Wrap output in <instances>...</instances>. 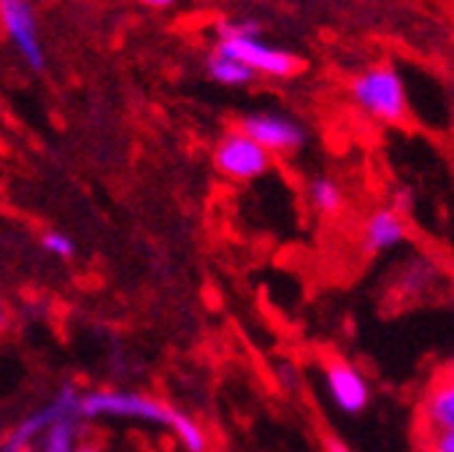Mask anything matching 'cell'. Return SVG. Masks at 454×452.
<instances>
[{"label": "cell", "mask_w": 454, "mask_h": 452, "mask_svg": "<svg viewBox=\"0 0 454 452\" xmlns=\"http://www.w3.org/2000/svg\"><path fill=\"white\" fill-rule=\"evenodd\" d=\"M446 374H451V377H454V355H451V361H449V366H446Z\"/></svg>", "instance_id": "cell-17"}, {"label": "cell", "mask_w": 454, "mask_h": 452, "mask_svg": "<svg viewBox=\"0 0 454 452\" xmlns=\"http://www.w3.org/2000/svg\"><path fill=\"white\" fill-rule=\"evenodd\" d=\"M176 433V439L187 447V452H206V433H203V428L192 420V417H187V415H176V420H174V428H170Z\"/></svg>", "instance_id": "cell-12"}, {"label": "cell", "mask_w": 454, "mask_h": 452, "mask_svg": "<svg viewBox=\"0 0 454 452\" xmlns=\"http://www.w3.org/2000/svg\"><path fill=\"white\" fill-rule=\"evenodd\" d=\"M206 68H208V76L214 82L224 84V87H244V84H249L254 79V71L249 66H244V63H239L233 58H227V54H222V52L211 54Z\"/></svg>", "instance_id": "cell-10"}, {"label": "cell", "mask_w": 454, "mask_h": 452, "mask_svg": "<svg viewBox=\"0 0 454 452\" xmlns=\"http://www.w3.org/2000/svg\"><path fill=\"white\" fill-rule=\"evenodd\" d=\"M216 168L231 179H257L268 171L270 152L262 149L254 139H249L244 131L227 133L216 147Z\"/></svg>", "instance_id": "cell-4"}, {"label": "cell", "mask_w": 454, "mask_h": 452, "mask_svg": "<svg viewBox=\"0 0 454 452\" xmlns=\"http://www.w3.org/2000/svg\"><path fill=\"white\" fill-rule=\"evenodd\" d=\"M352 95L363 111L381 123H401L406 117V90L403 82L392 68L379 66L360 74L352 82Z\"/></svg>", "instance_id": "cell-2"}, {"label": "cell", "mask_w": 454, "mask_h": 452, "mask_svg": "<svg viewBox=\"0 0 454 452\" xmlns=\"http://www.w3.org/2000/svg\"><path fill=\"white\" fill-rule=\"evenodd\" d=\"M216 52L249 66L254 74H265V76H293L303 68V63L295 58V54L281 52V49H270L268 44H262L257 38L219 41Z\"/></svg>", "instance_id": "cell-5"}, {"label": "cell", "mask_w": 454, "mask_h": 452, "mask_svg": "<svg viewBox=\"0 0 454 452\" xmlns=\"http://www.w3.org/2000/svg\"><path fill=\"white\" fill-rule=\"evenodd\" d=\"M82 452H95V449H82Z\"/></svg>", "instance_id": "cell-18"}, {"label": "cell", "mask_w": 454, "mask_h": 452, "mask_svg": "<svg viewBox=\"0 0 454 452\" xmlns=\"http://www.w3.org/2000/svg\"><path fill=\"white\" fill-rule=\"evenodd\" d=\"M43 244H46V250H51V252H57V255H63V258H71V255H74V244H71L66 236H60V234L46 236Z\"/></svg>", "instance_id": "cell-14"}, {"label": "cell", "mask_w": 454, "mask_h": 452, "mask_svg": "<svg viewBox=\"0 0 454 452\" xmlns=\"http://www.w3.org/2000/svg\"><path fill=\"white\" fill-rule=\"evenodd\" d=\"M419 436L425 452H454V377L441 374L422 395Z\"/></svg>", "instance_id": "cell-1"}, {"label": "cell", "mask_w": 454, "mask_h": 452, "mask_svg": "<svg viewBox=\"0 0 454 452\" xmlns=\"http://www.w3.org/2000/svg\"><path fill=\"white\" fill-rule=\"evenodd\" d=\"M325 379H327V393L333 404L344 412V415H360L365 412L368 401H371V387L363 379V374L347 363V361H330L325 369Z\"/></svg>", "instance_id": "cell-7"}, {"label": "cell", "mask_w": 454, "mask_h": 452, "mask_svg": "<svg viewBox=\"0 0 454 452\" xmlns=\"http://www.w3.org/2000/svg\"><path fill=\"white\" fill-rule=\"evenodd\" d=\"M241 131L268 152H295L306 141L303 128L281 115H249Z\"/></svg>", "instance_id": "cell-8"}, {"label": "cell", "mask_w": 454, "mask_h": 452, "mask_svg": "<svg viewBox=\"0 0 454 452\" xmlns=\"http://www.w3.org/2000/svg\"><path fill=\"white\" fill-rule=\"evenodd\" d=\"M0 22L22 58L33 68H43V46L38 41L35 14L27 0H0Z\"/></svg>", "instance_id": "cell-6"}, {"label": "cell", "mask_w": 454, "mask_h": 452, "mask_svg": "<svg viewBox=\"0 0 454 452\" xmlns=\"http://www.w3.org/2000/svg\"><path fill=\"white\" fill-rule=\"evenodd\" d=\"M325 452H349V447L344 441H338V439H327L325 441Z\"/></svg>", "instance_id": "cell-15"}, {"label": "cell", "mask_w": 454, "mask_h": 452, "mask_svg": "<svg viewBox=\"0 0 454 452\" xmlns=\"http://www.w3.org/2000/svg\"><path fill=\"white\" fill-rule=\"evenodd\" d=\"M219 41H236V38H257L260 36V25L257 22H219L216 28Z\"/></svg>", "instance_id": "cell-13"}, {"label": "cell", "mask_w": 454, "mask_h": 452, "mask_svg": "<svg viewBox=\"0 0 454 452\" xmlns=\"http://www.w3.org/2000/svg\"><path fill=\"white\" fill-rule=\"evenodd\" d=\"M144 4H149V6H154V9H165V6H174L176 0H144Z\"/></svg>", "instance_id": "cell-16"}, {"label": "cell", "mask_w": 454, "mask_h": 452, "mask_svg": "<svg viewBox=\"0 0 454 452\" xmlns=\"http://www.w3.org/2000/svg\"><path fill=\"white\" fill-rule=\"evenodd\" d=\"M84 415H111V417H130V420H146L174 428L176 409H170L162 401L146 399V395L136 393H95L82 401Z\"/></svg>", "instance_id": "cell-3"}, {"label": "cell", "mask_w": 454, "mask_h": 452, "mask_svg": "<svg viewBox=\"0 0 454 452\" xmlns=\"http://www.w3.org/2000/svg\"><path fill=\"white\" fill-rule=\"evenodd\" d=\"M309 198H311L314 209L319 214H327V217H333V214H338L340 209H344V190H340L338 182H333L327 177H319V179L311 182Z\"/></svg>", "instance_id": "cell-11"}, {"label": "cell", "mask_w": 454, "mask_h": 452, "mask_svg": "<svg viewBox=\"0 0 454 452\" xmlns=\"http://www.w3.org/2000/svg\"><path fill=\"white\" fill-rule=\"evenodd\" d=\"M409 231H406V222L401 217V211L395 209H376L368 222H365V231H363V250L368 255H381L389 252L395 247H401L406 242Z\"/></svg>", "instance_id": "cell-9"}]
</instances>
